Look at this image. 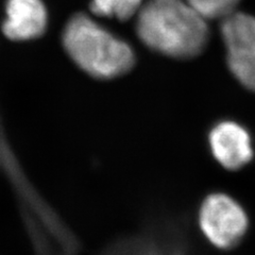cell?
<instances>
[{"label":"cell","instance_id":"1","mask_svg":"<svg viewBox=\"0 0 255 255\" xmlns=\"http://www.w3.org/2000/svg\"><path fill=\"white\" fill-rule=\"evenodd\" d=\"M140 41L166 57L187 60L200 54L209 41L206 18L183 0H149L137 13Z\"/></svg>","mask_w":255,"mask_h":255},{"label":"cell","instance_id":"2","mask_svg":"<svg viewBox=\"0 0 255 255\" xmlns=\"http://www.w3.org/2000/svg\"><path fill=\"white\" fill-rule=\"evenodd\" d=\"M62 43L70 59L94 78L121 77L135 64L131 46L85 14L78 13L68 20Z\"/></svg>","mask_w":255,"mask_h":255},{"label":"cell","instance_id":"3","mask_svg":"<svg viewBox=\"0 0 255 255\" xmlns=\"http://www.w3.org/2000/svg\"><path fill=\"white\" fill-rule=\"evenodd\" d=\"M221 20L229 69L239 83L255 93V17L235 11Z\"/></svg>","mask_w":255,"mask_h":255},{"label":"cell","instance_id":"4","mask_svg":"<svg viewBox=\"0 0 255 255\" xmlns=\"http://www.w3.org/2000/svg\"><path fill=\"white\" fill-rule=\"evenodd\" d=\"M199 225L212 245L229 249L244 237L248 228V218L234 199L223 194H213L201 205Z\"/></svg>","mask_w":255,"mask_h":255},{"label":"cell","instance_id":"5","mask_svg":"<svg viewBox=\"0 0 255 255\" xmlns=\"http://www.w3.org/2000/svg\"><path fill=\"white\" fill-rule=\"evenodd\" d=\"M210 147L216 161L225 168H242L253 157L250 135L244 127L234 122H221L209 136Z\"/></svg>","mask_w":255,"mask_h":255},{"label":"cell","instance_id":"6","mask_svg":"<svg viewBox=\"0 0 255 255\" xmlns=\"http://www.w3.org/2000/svg\"><path fill=\"white\" fill-rule=\"evenodd\" d=\"M3 34L12 41L41 36L47 27V11L42 0H7Z\"/></svg>","mask_w":255,"mask_h":255},{"label":"cell","instance_id":"7","mask_svg":"<svg viewBox=\"0 0 255 255\" xmlns=\"http://www.w3.org/2000/svg\"><path fill=\"white\" fill-rule=\"evenodd\" d=\"M142 2L143 0H92L91 11L101 17L125 21L139 12Z\"/></svg>","mask_w":255,"mask_h":255},{"label":"cell","instance_id":"8","mask_svg":"<svg viewBox=\"0 0 255 255\" xmlns=\"http://www.w3.org/2000/svg\"><path fill=\"white\" fill-rule=\"evenodd\" d=\"M206 19H223L235 12L241 0H187Z\"/></svg>","mask_w":255,"mask_h":255}]
</instances>
